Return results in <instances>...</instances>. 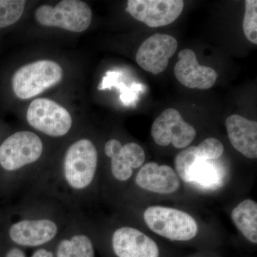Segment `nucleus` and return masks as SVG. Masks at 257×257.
<instances>
[{
	"instance_id": "f257e3e1",
	"label": "nucleus",
	"mask_w": 257,
	"mask_h": 257,
	"mask_svg": "<svg viewBox=\"0 0 257 257\" xmlns=\"http://www.w3.org/2000/svg\"><path fill=\"white\" fill-rule=\"evenodd\" d=\"M145 229L159 239L199 250L215 251L220 239L206 234L207 226L188 209L165 204H150L142 209Z\"/></svg>"
},
{
	"instance_id": "f03ea898",
	"label": "nucleus",
	"mask_w": 257,
	"mask_h": 257,
	"mask_svg": "<svg viewBox=\"0 0 257 257\" xmlns=\"http://www.w3.org/2000/svg\"><path fill=\"white\" fill-rule=\"evenodd\" d=\"M215 161L198 158L194 146H189L177 154L175 170L184 187L202 194H213L224 188L229 177L225 170L215 164Z\"/></svg>"
},
{
	"instance_id": "7ed1b4c3",
	"label": "nucleus",
	"mask_w": 257,
	"mask_h": 257,
	"mask_svg": "<svg viewBox=\"0 0 257 257\" xmlns=\"http://www.w3.org/2000/svg\"><path fill=\"white\" fill-rule=\"evenodd\" d=\"M111 248L115 257H174L158 238L135 226L115 229L111 236Z\"/></svg>"
},
{
	"instance_id": "20e7f679",
	"label": "nucleus",
	"mask_w": 257,
	"mask_h": 257,
	"mask_svg": "<svg viewBox=\"0 0 257 257\" xmlns=\"http://www.w3.org/2000/svg\"><path fill=\"white\" fill-rule=\"evenodd\" d=\"M62 77L63 71L57 62L37 61L23 66L15 72L13 90L20 99H30L58 84Z\"/></svg>"
},
{
	"instance_id": "39448f33",
	"label": "nucleus",
	"mask_w": 257,
	"mask_h": 257,
	"mask_svg": "<svg viewBox=\"0 0 257 257\" xmlns=\"http://www.w3.org/2000/svg\"><path fill=\"white\" fill-rule=\"evenodd\" d=\"M98 165L95 145L82 139L69 146L64 160V175L69 187L76 190L87 188L94 181Z\"/></svg>"
},
{
	"instance_id": "423d86ee",
	"label": "nucleus",
	"mask_w": 257,
	"mask_h": 257,
	"mask_svg": "<svg viewBox=\"0 0 257 257\" xmlns=\"http://www.w3.org/2000/svg\"><path fill=\"white\" fill-rule=\"evenodd\" d=\"M35 18L43 26L82 32L92 23V13L84 2L63 0L54 8L48 5H42L37 10Z\"/></svg>"
},
{
	"instance_id": "0eeeda50",
	"label": "nucleus",
	"mask_w": 257,
	"mask_h": 257,
	"mask_svg": "<svg viewBox=\"0 0 257 257\" xmlns=\"http://www.w3.org/2000/svg\"><path fill=\"white\" fill-rule=\"evenodd\" d=\"M134 182L141 192L157 198L175 197L184 188L174 167L155 162H145L134 176Z\"/></svg>"
},
{
	"instance_id": "6e6552de",
	"label": "nucleus",
	"mask_w": 257,
	"mask_h": 257,
	"mask_svg": "<svg viewBox=\"0 0 257 257\" xmlns=\"http://www.w3.org/2000/svg\"><path fill=\"white\" fill-rule=\"evenodd\" d=\"M42 152L43 144L36 134L18 132L0 146V166L10 172L18 170L38 160Z\"/></svg>"
},
{
	"instance_id": "1a4fd4ad",
	"label": "nucleus",
	"mask_w": 257,
	"mask_h": 257,
	"mask_svg": "<svg viewBox=\"0 0 257 257\" xmlns=\"http://www.w3.org/2000/svg\"><path fill=\"white\" fill-rule=\"evenodd\" d=\"M29 124L37 131L53 138H60L72 127V116L63 106L51 99L32 101L27 112Z\"/></svg>"
},
{
	"instance_id": "9d476101",
	"label": "nucleus",
	"mask_w": 257,
	"mask_h": 257,
	"mask_svg": "<svg viewBox=\"0 0 257 257\" xmlns=\"http://www.w3.org/2000/svg\"><path fill=\"white\" fill-rule=\"evenodd\" d=\"M197 130L185 121L177 109L169 108L161 113L152 124L151 135L158 146L170 145L178 150L189 147L197 137Z\"/></svg>"
},
{
	"instance_id": "9b49d317",
	"label": "nucleus",
	"mask_w": 257,
	"mask_h": 257,
	"mask_svg": "<svg viewBox=\"0 0 257 257\" xmlns=\"http://www.w3.org/2000/svg\"><path fill=\"white\" fill-rule=\"evenodd\" d=\"M182 0H128L126 12L150 28L167 26L182 14Z\"/></svg>"
},
{
	"instance_id": "f8f14e48",
	"label": "nucleus",
	"mask_w": 257,
	"mask_h": 257,
	"mask_svg": "<svg viewBox=\"0 0 257 257\" xmlns=\"http://www.w3.org/2000/svg\"><path fill=\"white\" fill-rule=\"evenodd\" d=\"M104 154L111 159V175L120 182L130 181L135 171L140 170L146 162L145 150L136 143L122 145L119 140L112 139L104 145Z\"/></svg>"
},
{
	"instance_id": "ddd939ff",
	"label": "nucleus",
	"mask_w": 257,
	"mask_h": 257,
	"mask_svg": "<svg viewBox=\"0 0 257 257\" xmlns=\"http://www.w3.org/2000/svg\"><path fill=\"white\" fill-rule=\"evenodd\" d=\"M178 42L175 37L165 34H155L142 44L136 55L141 68L155 74L163 72L169 60L175 55Z\"/></svg>"
},
{
	"instance_id": "4468645a",
	"label": "nucleus",
	"mask_w": 257,
	"mask_h": 257,
	"mask_svg": "<svg viewBox=\"0 0 257 257\" xmlns=\"http://www.w3.org/2000/svg\"><path fill=\"white\" fill-rule=\"evenodd\" d=\"M179 61L175 64L176 78L190 89H209L215 84L218 74L214 69L198 63L195 52L184 49L179 52Z\"/></svg>"
},
{
	"instance_id": "2eb2a0df",
	"label": "nucleus",
	"mask_w": 257,
	"mask_h": 257,
	"mask_svg": "<svg viewBox=\"0 0 257 257\" xmlns=\"http://www.w3.org/2000/svg\"><path fill=\"white\" fill-rule=\"evenodd\" d=\"M58 232L55 221L50 219L22 220L12 225L10 239L23 246H38L50 242Z\"/></svg>"
},
{
	"instance_id": "dca6fc26",
	"label": "nucleus",
	"mask_w": 257,
	"mask_h": 257,
	"mask_svg": "<svg viewBox=\"0 0 257 257\" xmlns=\"http://www.w3.org/2000/svg\"><path fill=\"white\" fill-rule=\"evenodd\" d=\"M231 146L246 158H257V122L239 114H232L225 121Z\"/></svg>"
},
{
	"instance_id": "f3484780",
	"label": "nucleus",
	"mask_w": 257,
	"mask_h": 257,
	"mask_svg": "<svg viewBox=\"0 0 257 257\" xmlns=\"http://www.w3.org/2000/svg\"><path fill=\"white\" fill-rule=\"evenodd\" d=\"M230 219L248 244L257 245V202L251 198L241 199L235 204L229 212Z\"/></svg>"
},
{
	"instance_id": "a211bd4d",
	"label": "nucleus",
	"mask_w": 257,
	"mask_h": 257,
	"mask_svg": "<svg viewBox=\"0 0 257 257\" xmlns=\"http://www.w3.org/2000/svg\"><path fill=\"white\" fill-rule=\"evenodd\" d=\"M57 257H95L92 241L84 234L62 240L57 246Z\"/></svg>"
},
{
	"instance_id": "6ab92c4d",
	"label": "nucleus",
	"mask_w": 257,
	"mask_h": 257,
	"mask_svg": "<svg viewBox=\"0 0 257 257\" xmlns=\"http://www.w3.org/2000/svg\"><path fill=\"white\" fill-rule=\"evenodd\" d=\"M25 4L24 0H0V28L18 21L23 14Z\"/></svg>"
},
{
	"instance_id": "aec40b11",
	"label": "nucleus",
	"mask_w": 257,
	"mask_h": 257,
	"mask_svg": "<svg viewBox=\"0 0 257 257\" xmlns=\"http://www.w3.org/2000/svg\"><path fill=\"white\" fill-rule=\"evenodd\" d=\"M196 156L204 160H220L224 155L225 149L224 145L217 138H209L205 139L194 147Z\"/></svg>"
},
{
	"instance_id": "412c9836",
	"label": "nucleus",
	"mask_w": 257,
	"mask_h": 257,
	"mask_svg": "<svg viewBox=\"0 0 257 257\" xmlns=\"http://www.w3.org/2000/svg\"><path fill=\"white\" fill-rule=\"evenodd\" d=\"M243 30L248 41L257 45V1L246 0Z\"/></svg>"
},
{
	"instance_id": "4be33fe9",
	"label": "nucleus",
	"mask_w": 257,
	"mask_h": 257,
	"mask_svg": "<svg viewBox=\"0 0 257 257\" xmlns=\"http://www.w3.org/2000/svg\"><path fill=\"white\" fill-rule=\"evenodd\" d=\"M185 257H221L215 251H207V250H199L197 252L192 253Z\"/></svg>"
},
{
	"instance_id": "5701e85b",
	"label": "nucleus",
	"mask_w": 257,
	"mask_h": 257,
	"mask_svg": "<svg viewBox=\"0 0 257 257\" xmlns=\"http://www.w3.org/2000/svg\"><path fill=\"white\" fill-rule=\"evenodd\" d=\"M6 257H26L25 253L21 249L18 248H11L8 253Z\"/></svg>"
},
{
	"instance_id": "b1692460",
	"label": "nucleus",
	"mask_w": 257,
	"mask_h": 257,
	"mask_svg": "<svg viewBox=\"0 0 257 257\" xmlns=\"http://www.w3.org/2000/svg\"><path fill=\"white\" fill-rule=\"evenodd\" d=\"M32 257H54L53 253L51 251H47L46 249L41 248L35 251Z\"/></svg>"
}]
</instances>
